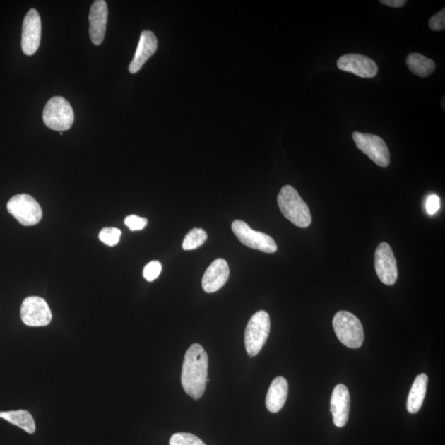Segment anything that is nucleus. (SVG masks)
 I'll list each match as a JSON object with an SVG mask.
<instances>
[{
	"label": "nucleus",
	"mask_w": 445,
	"mask_h": 445,
	"mask_svg": "<svg viewBox=\"0 0 445 445\" xmlns=\"http://www.w3.org/2000/svg\"><path fill=\"white\" fill-rule=\"evenodd\" d=\"M407 64L410 72L420 77H428L435 69V63L418 53H410L407 57Z\"/></svg>",
	"instance_id": "6ab92c4d"
},
{
	"label": "nucleus",
	"mask_w": 445,
	"mask_h": 445,
	"mask_svg": "<svg viewBox=\"0 0 445 445\" xmlns=\"http://www.w3.org/2000/svg\"><path fill=\"white\" fill-rule=\"evenodd\" d=\"M21 319L29 326H44L51 323L52 314L46 300L31 296L23 302Z\"/></svg>",
	"instance_id": "9d476101"
},
{
	"label": "nucleus",
	"mask_w": 445,
	"mask_h": 445,
	"mask_svg": "<svg viewBox=\"0 0 445 445\" xmlns=\"http://www.w3.org/2000/svg\"><path fill=\"white\" fill-rule=\"evenodd\" d=\"M429 28L434 32H441L445 28V9L434 14L429 22Z\"/></svg>",
	"instance_id": "a878e982"
},
{
	"label": "nucleus",
	"mask_w": 445,
	"mask_h": 445,
	"mask_svg": "<svg viewBox=\"0 0 445 445\" xmlns=\"http://www.w3.org/2000/svg\"><path fill=\"white\" fill-rule=\"evenodd\" d=\"M374 267L381 282L393 285L398 280L397 261L393 251L387 242H381L375 251Z\"/></svg>",
	"instance_id": "1a4fd4ad"
},
{
	"label": "nucleus",
	"mask_w": 445,
	"mask_h": 445,
	"mask_svg": "<svg viewBox=\"0 0 445 445\" xmlns=\"http://www.w3.org/2000/svg\"><path fill=\"white\" fill-rule=\"evenodd\" d=\"M158 40L155 33L151 31H143L141 35L135 57L129 66V71L136 73L157 51Z\"/></svg>",
	"instance_id": "dca6fc26"
},
{
	"label": "nucleus",
	"mask_w": 445,
	"mask_h": 445,
	"mask_svg": "<svg viewBox=\"0 0 445 445\" xmlns=\"http://www.w3.org/2000/svg\"><path fill=\"white\" fill-rule=\"evenodd\" d=\"M44 125L53 131H68L73 125L74 113L73 108L62 97H54L47 102L43 111Z\"/></svg>",
	"instance_id": "39448f33"
},
{
	"label": "nucleus",
	"mask_w": 445,
	"mask_h": 445,
	"mask_svg": "<svg viewBox=\"0 0 445 445\" xmlns=\"http://www.w3.org/2000/svg\"><path fill=\"white\" fill-rule=\"evenodd\" d=\"M289 385L283 377H277L271 383L266 395V405L267 410L272 413H277L283 408L288 397Z\"/></svg>",
	"instance_id": "f3484780"
},
{
	"label": "nucleus",
	"mask_w": 445,
	"mask_h": 445,
	"mask_svg": "<svg viewBox=\"0 0 445 445\" xmlns=\"http://www.w3.org/2000/svg\"><path fill=\"white\" fill-rule=\"evenodd\" d=\"M148 224L146 218L138 217L137 215H129L125 219V225L131 231H138L143 230Z\"/></svg>",
	"instance_id": "393cba45"
},
{
	"label": "nucleus",
	"mask_w": 445,
	"mask_h": 445,
	"mask_svg": "<svg viewBox=\"0 0 445 445\" xmlns=\"http://www.w3.org/2000/svg\"><path fill=\"white\" fill-rule=\"evenodd\" d=\"M427 211L429 215H433L437 213L440 208V200L437 195H430L427 201Z\"/></svg>",
	"instance_id": "bb28decb"
},
{
	"label": "nucleus",
	"mask_w": 445,
	"mask_h": 445,
	"mask_svg": "<svg viewBox=\"0 0 445 445\" xmlns=\"http://www.w3.org/2000/svg\"><path fill=\"white\" fill-rule=\"evenodd\" d=\"M209 359L206 351L200 344H193L187 350L183 360L182 385L185 392L193 399H200L204 395Z\"/></svg>",
	"instance_id": "f257e3e1"
},
{
	"label": "nucleus",
	"mask_w": 445,
	"mask_h": 445,
	"mask_svg": "<svg viewBox=\"0 0 445 445\" xmlns=\"http://www.w3.org/2000/svg\"><path fill=\"white\" fill-rule=\"evenodd\" d=\"M333 324L335 333L341 343L352 349L362 345L364 329L357 316L348 311H340L334 316Z\"/></svg>",
	"instance_id": "7ed1b4c3"
},
{
	"label": "nucleus",
	"mask_w": 445,
	"mask_h": 445,
	"mask_svg": "<svg viewBox=\"0 0 445 445\" xmlns=\"http://www.w3.org/2000/svg\"><path fill=\"white\" fill-rule=\"evenodd\" d=\"M7 209L20 224L32 226L38 224L42 218V210L38 202L28 194L14 196L9 200Z\"/></svg>",
	"instance_id": "423d86ee"
},
{
	"label": "nucleus",
	"mask_w": 445,
	"mask_h": 445,
	"mask_svg": "<svg viewBox=\"0 0 445 445\" xmlns=\"http://www.w3.org/2000/svg\"><path fill=\"white\" fill-rule=\"evenodd\" d=\"M0 418L8 420L9 423L17 425L28 434H33L36 430L32 415L28 410H18L0 413Z\"/></svg>",
	"instance_id": "aec40b11"
},
{
	"label": "nucleus",
	"mask_w": 445,
	"mask_h": 445,
	"mask_svg": "<svg viewBox=\"0 0 445 445\" xmlns=\"http://www.w3.org/2000/svg\"><path fill=\"white\" fill-rule=\"evenodd\" d=\"M340 71L352 73L356 76L369 78L377 76L379 68L373 59L360 54H348L338 61Z\"/></svg>",
	"instance_id": "f8f14e48"
},
{
	"label": "nucleus",
	"mask_w": 445,
	"mask_h": 445,
	"mask_svg": "<svg viewBox=\"0 0 445 445\" xmlns=\"http://www.w3.org/2000/svg\"><path fill=\"white\" fill-rule=\"evenodd\" d=\"M42 38V20L36 9H30L23 23L22 49L27 56L37 52Z\"/></svg>",
	"instance_id": "9b49d317"
},
{
	"label": "nucleus",
	"mask_w": 445,
	"mask_h": 445,
	"mask_svg": "<svg viewBox=\"0 0 445 445\" xmlns=\"http://www.w3.org/2000/svg\"><path fill=\"white\" fill-rule=\"evenodd\" d=\"M207 237L208 235L205 230L195 227L186 235L182 242V249L186 251L196 249L205 244Z\"/></svg>",
	"instance_id": "412c9836"
},
{
	"label": "nucleus",
	"mask_w": 445,
	"mask_h": 445,
	"mask_svg": "<svg viewBox=\"0 0 445 445\" xmlns=\"http://www.w3.org/2000/svg\"><path fill=\"white\" fill-rule=\"evenodd\" d=\"M350 405V397L348 387L344 384L336 385L331 398V413L336 427L341 428L348 423Z\"/></svg>",
	"instance_id": "4468645a"
},
{
	"label": "nucleus",
	"mask_w": 445,
	"mask_h": 445,
	"mask_svg": "<svg viewBox=\"0 0 445 445\" xmlns=\"http://www.w3.org/2000/svg\"><path fill=\"white\" fill-rule=\"evenodd\" d=\"M380 3L392 8H400L404 6L407 1L405 0H381Z\"/></svg>",
	"instance_id": "cd10ccee"
},
{
	"label": "nucleus",
	"mask_w": 445,
	"mask_h": 445,
	"mask_svg": "<svg viewBox=\"0 0 445 445\" xmlns=\"http://www.w3.org/2000/svg\"><path fill=\"white\" fill-rule=\"evenodd\" d=\"M232 230L242 244L250 249L259 250L266 254H274L277 251L275 242L264 232L251 230L247 222L242 220L232 222Z\"/></svg>",
	"instance_id": "6e6552de"
},
{
	"label": "nucleus",
	"mask_w": 445,
	"mask_h": 445,
	"mask_svg": "<svg viewBox=\"0 0 445 445\" xmlns=\"http://www.w3.org/2000/svg\"><path fill=\"white\" fill-rule=\"evenodd\" d=\"M230 267L224 259L212 262L202 278V288L206 293H215L226 284L230 277Z\"/></svg>",
	"instance_id": "2eb2a0df"
},
{
	"label": "nucleus",
	"mask_w": 445,
	"mask_h": 445,
	"mask_svg": "<svg viewBox=\"0 0 445 445\" xmlns=\"http://www.w3.org/2000/svg\"><path fill=\"white\" fill-rule=\"evenodd\" d=\"M162 271V264L160 261H153L143 268V276L147 281H153L160 276Z\"/></svg>",
	"instance_id": "b1692460"
},
{
	"label": "nucleus",
	"mask_w": 445,
	"mask_h": 445,
	"mask_svg": "<svg viewBox=\"0 0 445 445\" xmlns=\"http://www.w3.org/2000/svg\"><path fill=\"white\" fill-rule=\"evenodd\" d=\"M270 331L271 320L267 312L261 310L251 316L244 336L247 353L251 357L259 354L269 338Z\"/></svg>",
	"instance_id": "20e7f679"
},
{
	"label": "nucleus",
	"mask_w": 445,
	"mask_h": 445,
	"mask_svg": "<svg viewBox=\"0 0 445 445\" xmlns=\"http://www.w3.org/2000/svg\"><path fill=\"white\" fill-rule=\"evenodd\" d=\"M170 445H206L200 438L190 433H177L172 435Z\"/></svg>",
	"instance_id": "4be33fe9"
},
{
	"label": "nucleus",
	"mask_w": 445,
	"mask_h": 445,
	"mask_svg": "<svg viewBox=\"0 0 445 445\" xmlns=\"http://www.w3.org/2000/svg\"><path fill=\"white\" fill-rule=\"evenodd\" d=\"M428 377L425 374H420L415 379L410 388L407 408L410 413H417L422 408L425 394H427Z\"/></svg>",
	"instance_id": "a211bd4d"
},
{
	"label": "nucleus",
	"mask_w": 445,
	"mask_h": 445,
	"mask_svg": "<svg viewBox=\"0 0 445 445\" xmlns=\"http://www.w3.org/2000/svg\"><path fill=\"white\" fill-rule=\"evenodd\" d=\"M121 231L117 227H104L99 232V239L107 246H116L120 241Z\"/></svg>",
	"instance_id": "5701e85b"
},
{
	"label": "nucleus",
	"mask_w": 445,
	"mask_h": 445,
	"mask_svg": "<svg viewBox=\"0 0 445 445\" xmlns=\"http://www.w3.org/2000/svg\"><path fill=\"white\" fill-rule=\"evenodd\" d=\"M108 18L107 4L104 0L94 1L89 13V35L91 41L99 46L105 37Z\"/></svg>",
	"instance_id": "ddd939ff"
},
{
	"label": "nucleus",
	"mask_w": 445,
	"mask_h": 445,
	"mask_svg": "<svg viewBox=\"0 0 445 445\" xmlns=\"http://www.w3.org/2000/svg\"><path fill=\"white\" fill-rule=\"evenodd\" d=\"M356 146L365 153L375 165L387 167L390 165V153L387 145L378 136L355 131L352 135Z\"/></svg>",
	"instance_id": "0eeeda50"
},
{
	"label": "nucleus",
	"mask_w": 445,
	"mask_h": 445,
	"mask_svg": "<svg viewBox=\"0 0 445 445\" xmlns=\"http://www.w3.org/2000/svg\"><path fill=\"white\" fill-rule=\"evenodd\" d=\"M277 202L282 214L295 225L305 229L311 225L309 208L293 186L282 187Z\"/></svg>",
	"instance_id": "f03ea898"
}]
</instances>
